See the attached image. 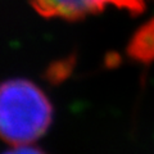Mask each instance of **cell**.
Wrapping results in <instances>:
<instances>
[{"mask_svg": "<svg viewBox=\"0 0 154 154\" xmlns=\"http://www.w3.org/2000/svg\"><path fill=\"white\" fill-rule=\"evenodd\" d=\"M3 154H46L44 150L38 149L36 146L30 145H14V148L4 152Z\"/></svg>", "mask_w": 154, "mask_h": 154, "instance_id": "obj_3", "label": "cell"}, {"mask_svg": "<svg viewBox=\"0 0 154 154\" xmlns=\"http://www.w3.org/2000/svg\"><path fill=\"white\" fill-rule=\"evenodd\" d=\"M53 107L40 88L28 80L0 84V139L13 145H28L49 128Z\"/></svg>", "mask_w": 154, "mask_h": 154, "instance_id": "obj_1", "label": "cell"}, {"mask_svg": "<svg viewBox=\"0 0 154 154\" xmlns=\"http://www.w3.org/2000/svg\"><path fill=\"white\" fill-rule=\"evenodd\" d=\"M32 8L42 17H58L76 21L102 12L107 5L139 14L144 11V0H30Z\"/></svg>", "mask_w": 154, "mask_h": 154, "instance_id": "obj_2", "label": "cell"}]
</instances>
